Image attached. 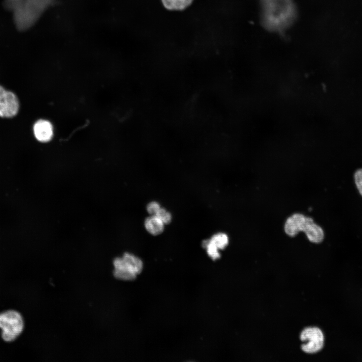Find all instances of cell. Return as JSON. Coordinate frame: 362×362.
I'll return each instance as SVG.
<instances>
[{
    "label": "cell",
    "mask_w": 362,
    "mask_h": 362,
    "mask_svg": "<svg viewBox=\"0 0 362 362\" xmlns=\"http://www.w3.org/2000/svg\"><path fill=\"white\" fill-rule=\"evenodd\" d=\"M19 109V100L15 94L0 85V117L12 118Z\"/></svg>",
    "instance_id": "7"
},
{
    "label": "cell",
    "mask_w": 362,
    "mask_h": 362,
    "mask_svg": "<svg viewBox=\"0 0 362 362\" xmlns=\"http://www.w3.org/2000/svg\"><path fill=\"white\" fill-rule=\"evenodd\" d=\"M284 229L290 236H295L300 231L304 232L310 241L319 243L324 237L322 228L314 223L312 218L300 213L293 214L285 223Z\"/></svg>",
    "instance_id": "3"
},
{
    "label": "cell",
    "mask_w": 362,
    "mask_h": 362,
    "mask_svg": "<svg viewBox=\"0 0 362 362\" xmlns=\"http://www.w3.org/2000/svg\"><path fill=\"white\" fill-rule=\"evenodd\" d=\"M203 246L206 248L208 255L213 259H216L220 257V254L218 251L219 249L210 240L204 241Z\"/></svg>",
    "instance_id": "12"
},
{
    "label": "cell",
    "mask_w": 362,
    "mask_h": 362,
    "mask_svg": "<svg viewBox=\"0 0 362 362\" xmlns=\"http://www.w3.org/2000/svg\"><path fill=\"white\" fill-rule=\"evenodd\" d=\"M0 328L2 336L6 341L15 340L22 332L24 321L21 314L14 310H9L0 314Z\"/></svg>",
    "instance_id": "5"
},
{
    "label": "cell",
    "mask_w": 362,
    "mask_h": 362,
    "mask_svg": "<svg viewBox=\"0 0 362 362\" xmlns=\"http://www.w3.org/2000/svg\"><path fill=\"white\" fill-rule=\"evenodd\" d=\"M159 204L156 202H151L147 206V212L151 215H155L160 208Z\"/></svg>",
    "instance_id": "15"
},
{
    "label": "cell",
    "mask_w": 362,
    "mask_h": 362,
    "mask_svg": "<svg viewBox=\"0 0 362 362\" xmlns=\"http://www.w3.org/2000/svg\"><path fill=\"white\" fill-rule=\"evenodd\" d=\"M259 6L262 23L269 30L285 31L295 19L297 10L293 0H260Z\"/></svg>",
    "instance_id": "1"
},
{
    "label": "cell",
    "mask_w": 362,
    "mask_h": 362,
    "mask_svg": "<svg viewBox=\"0 0 362 362\" xmlns=\"http://www.w3.org/2000/svg\"><path fill=\"white\" fill-rule=\"evenodd\" d=\"M354 179L357 189L362 196V168L358 169L355 171Z\"/></svg>",
    "instance_id": "14"
},
{
    "label": "cell",
    "mask_w": 362,
    "mask_h": 362,
    "mask_svg": "<svg viewBox=\"0 0 362 362\" xmlns=\"http://www.w3.org/2000/svg\"><path fill=\"white\" fill-rule=\"evenodd\" d=\"M194 0H161L165 9L170 11H183L192 4Z\"/></svg>",
    "instance_id": "10"
},
{
    "label": "cell",
    "mask_w": 362,
    "mask_h": 362,
    "mask_svg": "<svg viewBox=\"0 0 362 362\" xmlns=\"http://www.w3.org/2000/svg\"><path fill=\"white\" fill-rule=\"evenodd\" d=\"M114 276L121 280H132L141 273L142 260L135 255L125 253L121 257L116 258L113 262Z\"/></svg>",
    "instance_id": "4"
},
{
    "label": "cell",
    "mask_w": 362,
    "mask_h": 362,
    "mask_svg": "<svg viewBox=\"0 0 362 362\" xmlns=\"http://www.w3.org/2000/svg\"><path fill=\"white\" fill-rule=\"evenodd\" d=\"M33 132L36 138L41 142L49 141L53 134L51 123L45 120L37 121L34 125Z\"/></svg>",
    "instance_id": "8"
},
{
    "label": "cell",
    "mask_w": 362,
    "mask_h": 362,
    "mask_svg": "<svg viewBox=\"0 0 362 362\" xmlns=\"http://www.w3.org/2000/svg\"><path fill=\"white\" fill-rule=\"evenodd\" d=\"M164 224H168L171 220V215L165 209L160 208L155 215Z\"/></svg>",
    "instance_id": "13"
},
{
    "label": "cell",
    "mask_w": 362,
    "mask_h": 362,
    "mask_svg": "<svg viewBox=\"0 0 362 362\" xmlns=\"http://www.w3.org/2000/svg\"><path fill=\"white\" fill-rule=\"evenodd\" d=\"M300 338L305 342L301 345L302 350L307 353H315L323 347L324 337L321 330L317 327H308L301 332Z\"/></svg>",
    "instance_id": "6"
},
{
    "label": "cell",
    "mask_w": 362,
    "mask_h": 362,
    "mask_svg": "<svg viewBox=\"0 0 362 362\" xmlns=\"http://www.w3.org/2000/svg\"><path fill=\"white\" fill-rule=\"evenodd\" d=\"M54 0H4L5 8L12 12L16 28L20 31L30 28Z\"/></svg>",
    "instance_id": "2"
},
{
    "label": "cell",
    "mask_w": 362,
    "mask_h": 362,
    "mask_svg": "<svg viewBox=\"0 0 362 362\" xmlns=\"http://www.w3.org/2000/svg\"><path fill=\"white\" fill-rule=\"evenodd\" d=\"M144 225L147 231L154 235L160 234L164 227V224L156 215H151L147 218L145 220Z\"/></svg>",
    "instance_id": "9"
},
{
    "label": "cell",
    "mask_w": 362,
    "mask_h": 362,
    "mask_svg": "<svg viewBox=\"0 0 362 362\" xmlns=\"http://www.w3.org/2000/svg\"><path fill=\"white\" fill-rule=\"evenodd\" d=\"M210 240L219 249H224L229 242L228 236L223 233H219L214 235Z\"/></svg>",
    "instance_id": "11"
}]
</instances>
